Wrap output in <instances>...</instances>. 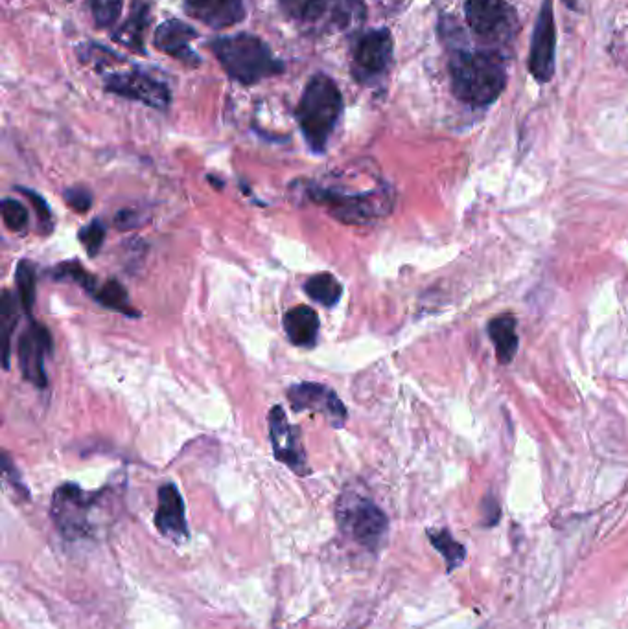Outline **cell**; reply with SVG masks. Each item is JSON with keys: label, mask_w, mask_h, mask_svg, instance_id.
<instances>
[{"label": "cell", "mask_w": 628, "mask_h": 629, "mask_svg": "<svg viewBox=\"0 0 628 629\" xmlns=\"http://www.w3.org/2000/svg\"><path fill=\"white\" fill-rule=\"evenodd\" d=\"M15 284H17V297L19 304L23 306L24 313L32 317L35 306V291H37V271L35 265L28 260H21L15 271Z\"/></svg>", "instance_id": "24"}, {"label": "cell", "mask_w": 628, "mask_h": 629, "mask_svg": "<svg viewBox=\"0 0 628 629\" xmlns=\"http://www.w3.org/2000/svg\"><path fill=\"white\" fill-rule=\"evenodd\" d=\"M452 89L461 102L489 105L505 89V69L500 59L483 52H455L450 59Z\"/></svg>", "instance_id": "4"}, {"label": "cell", "mask_w": 628, "mask_h": 629, "mask_svg": "<svg viewBox=\"0 0 628 629\" xmlns=\"http://www.w3.org/2000/svg\"><path fill=\"white\" fill-rule=\"evenodd\" d=\"M319 315L310 306H295L288 309L282 326L291 344L301 348H314L319 337Z\"/></svg>", "instance_id": "18"}, {"label": "cell", "mask_w": 628, "mask_h": 629, "mask_svg": "<svg viewBox=\"0 0 628 629\" xmlns=\"http://www.w3.org/2000/svg\"><path fill=\"white\" fill-rule=\"evenodd\" d=\"M105 234H107V227H105L104 221L100 219H93L89 225H85L78 238L82 241L83 249L87 251L89 256H96L100 249L104 247Z\"/></svg>", "instance_id": "29"}, {"label": "cell", "mask_w": 628, "mask_h": 629, "mask_svg": "<svg viewBox=\"0 0 628 629\" xmlns=\"http://www.w3.org/2000/svg\"><path fill=\"white\" fill-rule=\"evenodd\" d=\"M466 23L483 39H496L507 34L511 10L505 0H466Z\"/></svg>", "instance_id": "14"}, {"label": "cell", "mask_w": 628, "mask_h": 629, "mask_svg": "<svg viewBox=\"0 0 628 629\" xmlns=\"http://www.w3.org/2000/svg\"><path fill=\"white\" fill-rule=\"evenodd\" d=\"M104 89L120 98H128L133 102L144 103L157 111L168 109L172 102V94L163 81L153 78L144 70H128V72H109L104 76Z\"/></svg>", "instance_id": "8"}, {"label": "cell", "mask_w": 628, "mask_h": 629, "mask_svg": "<svg viewBox=\"0 0 628 629\" xmlns=\"http://www.w3.org/2000/svg\"><path fill=\"white\" fill-rule=\"evenodd\" d=\"M338 523L343 534L367 549H376L389 527L384 512L371 499L350 490L338 499Z\"/></svg>", "instance_id": "6"}, {"label": "cell", "mask_w": 628, "mask_h": 629, "mask_svg": "<svg viewBox=\"0 0 628 629\" xmlns=\"http://www.w3.org/2000/svg\"><path fill=\"white\" fill-rule=\"evenodd\" d=\"M2 219H4V225L10 232H23L28 225V210L26 206L12 199V197H4L2 199Z\"/></svg>", "instance_id": "28"}, {"label": "cell", "mask_w": 628, "mask_h": 629, "mask_svg": "<svg viewBox=\"0 0 628 629\" xmlns=\"http://www.w3.org/2000/svg\"><path fill=\"white\" fill-rule=\"evenodd\" d=\"M94 497L83 492L76 484H63L54 493L52 515L59 530L67 538H78L87 532L89 512L93 508Z\"/></svg>", "instance_id": "12"}, {"label": "cell", "mask_w": 628, "mask_h": 629, "mask_svg": "<svg viewBox=\"0 0 628 629\" xmlns=\"http://www.w3.org/2000/svg\"><path fill=\"white\" fill-rule=\"evenodd\" d=\"M17 190L30 199V203L34 206L35 216H37V221H39L41 232H45V234L52 232V229H54V216H52V210H50V206L45 201V197H41L37 192L28 190V188H17Z\"/></svg>", "instance_id": "30"}, {"label": "cell", "mask_w": 628, "mask_h": 629, "mask_svg": "<svg viewBox=\"0 0 628 629\" xmlns=\"http://www.w3.org/2000/svg\"><path fill=\"white\" fill-rule=\"evenodd\" d=\"M192 19L214 30L242 23L247 15L245 0H183Z\"/></svg>", "instance_id": "16"}, {"label": "cell", "mask_w": 628, "mask_h": 629, "mask_svg": "<svg viewBox=\"0 0 628 629\" xmlns=\"http://www.w3.org/2000/svg\"><path fill=\"white\" fill-rule=\"evenodd\" d=\"M409 0H378V4L387 12H400Z\"/></svg>", "instance_id": "33"}, {"label": "cell", "mask_w": 628, "mask_h": 629, "mask_svg": "<svg viewBox=\"0 0 628 629\" xmlns=\"http://www.w3.org/2000/svg\"><path fill=\"white\" fill-rule=\"evenodd\" d=\"M555 17H553V4L551 0H544L542 10L538 13L533 45H531V59L529 69L533 72L536 81L547 83L553 78L555 72Z\"/></svg>", "instance_id": "13"}, {"label": "cell", "mask_w": 628, "mask_h": 629, "mask_svg": "<svg viewBox=\"0 0 628 629\" xmlns=\"http://www.w3.org/2000/svg\"><path fill=\"white\" fill-rule=\"evenodd\" d=\"M268 427L269 442L273 447L275 458L279 460L280 464L290 468L293 473L306 477L310 473V468H308V460H306L301 431H299V427H293L288 422L286 411L280 405H275L269 411Z\"/></svg>", "instance_id": "9"}, {"label": "cell", "mask_w": 628, "mask_h": 629, "mask_svg": "<svg viewBox=\"0 0 628 629\" xmlns=\"http://www.w3.org/2000/svg\"><path fill=\"white\" fill-rule=\"evenodd\" d=\"M65 201H67V205L70 208H74L76 212H87L91 206H93V195L91 192L87 190V188H82V186H74V188H69V190H65Z\"/></svg>", "instance_id": "31"}, {"label": "cell", "mask_w": 628, "mask_h": 629, "mask_svg": "<svg viewBox=\"0 0 628 629\" xmlns=\"http://www.w3.org/2000/svg\"><path fill=\"white\" fill-rule=\"evenodd\" d=\"M393 61V35L387 28L361 35L352 52V76L358 83L371 85L380 80Z\"/></svg>", "instance_id": "7"}, {"label": "cell", "mask_w": 628, "mask_h": 629, "mask_svg": "<svg viewBox=\"0 0 628 629\" xmlns=\"http://www.w3.org/2000/svg\"><path fill=\"white\" fill-rule=\"evenodd\" d=\"M490 339L496 344V355L501 365H509L518 352L516 319L512 315H501L489 324Z\"/></svg>", "instance_id": "20"}, {"label": "cell", "mask_w": 628, "mask_h": 629, "mask_svg": "<svg viewBox=\"0 0 628 629\" xmlns=\"http://www.w3.org/2000/svg\"><path fill=\"white\" fill-rule=\"evenodd\" d=\"M304 293L315 300L317 304L325 308H334L341 298L343 287L338 282V278L330 273H319L310 276L304 284Z\"/></svg>", "instance_id": "21"}, {"label": "cell", "mask_w": 628, "mask_h": 629, "mask_svg": "<svg viewBox=\"0 0 628 629\" xmlns=\"http://www.w3.org/2000/svg\"><path fill=\"white\" fill-rule=\"evenodd\" d=\"M343 115V96L336 81L326 74H315L304 87L295 118L308 148L323 155Z\"/></svg>", "instance_id": "1"}, {"label": "cell", "mask_w": 628, "mask_h": 629, "mask_svg": "<svg viewBox=\"0 0 628 629\" xmlns=\"http://www.w3.org/2000/svg\"><path fill=\"white\" fill-rule=\"evenodd\" d=\"M148 24H150V4L146 0H133L128 19L118 26L113 39L129 50L144 54V32Z\"/></svg>", "instance_id": "19"}, {"label": "cell", "mask_w": 628, "mask_h": 629, "mask_svg": "<svg viewBox=\"0 0 628 629\" xmlns=\"http://www.w3.org/2000/svg\"><path fill=\"white\" fill-rule=\"evenodd\" d=\"M155 525L159 528V532L168 538H187L188 525L185 501H183V497H181L175 484H164L159 490Z\"/></svg>", "instance_id": "17"}, {"label": "cell", "mask_w": 628, "mask_h": 629, "mask_svg": "<svg viewBox=\"0 0 628 629\" xmlns=\"http://www.w3.org/2000/svg\"><path fill=\"white\" fill-rule=\"evenodd\" d=\"M431 545L441 552L448 565V571H454L465 560L466 550L459 545L448 530H435L430 532Z\"/></svg>", "instance_id": "26"}, {"label": "cell", "mask_w": 628, "mask_h": 629, "mask_svg": "<svg viewBox=\"0 0 628 629\" xmlns=\"http://www.w3.org/2000/svg\"><path fill=\"white\" fill-rule=\"evenodd\" d=\"M50 276L54 280H61V282H72L76 286L83 287L87 293L94 295L96 289H98V282L80 262L76 260H70V262H63V264L56 265Z\"/></svg>", "instance_id": "25"}, {"label": "cell", "mask_w": 628, "mask_h": 629, "mask_svg": "<svg viewBox=\"0 0 628 629\" xmlns=\"http://www.w3.org/2000/svg\"><path fill=\"white\" fill-rule=\"evenodd\" d=\"M304 197L314 205L323 206L332 218L345 225H367L389 214L393 197L385 190L345 192L323 184H304Z\"/></svg>", "instance_id": "5"}, {"label": "cell", "mask_w": 628, "mask_h": 629, "mask_svg": "<svg viewBox=\"0 0 628 629\" xmlns=\"http://www.w3.org/2000/svg\"><path fill=\"white\" fill-rule=\"evenodd\" d=\"M198 37V32L179 19L164 21L153 35V45L157 46L161 52L168 54L170 58L179 59L188 67H199L201 58L198 52L192 50L190 43Z\"/></svg>", "instance_id": "15"}, {"label": "cell", "mask_w": 628, "mask_h": 629, "mask_svg": "<svg viewBox=\"0 0 628 629\" xmlns=\"http://www.w3.org/2000/svg\"><path fill=\"white\" fill-rule=\"evenodd\" d=\"M210 50L225 72L242 85H256L284 70V63L275 58L268 43L256 35H223L210 43Z\"/></svg>", "instance_id": "2"}, {"label": "cell", "mask_w": 628, "mask_h": 629, "mask_svg": "<svg viewBox=\"0 0 628 629\" xmlns=\"http://www.w3.org/2000/svg\"><path fill=\"white\" fill-rule=\"evenodd\" d=\"M52 354V335L47 326L32 322L17 344V357L24 379L37 389H47L45 359Z\"/></svg>", "instance_id": "10"}, {"label": "cell", "mask_w": 628, "mask_h": 629, "mask_svg": "<svg viewBox=\"0 0 628 629\" xmlns=\"http://www.w3.org/2000/svg\"><path fill=\"white\" fill-rule=\"evenodd\" d=\"M288 400L295 412L310 411L325 416L334 429L347 422V409L338 394L323 383H299L288 390Z\"/></svg>", "instance_id": "11"}, {"label": "cell", "mask_w": 628, "mask_h": 629, "mask_svg": "<svg viewBox=\"0 0 628 629\" xmlns=\"http://www.w3.org/2000/svg\"><path fill=\"white\" fill-rule=\"evenodd\" d=\"M17 306L15 298L10 291L2 293L0 300V330H2V365L4 370H10V357H12V335L17 324Z\"/></svg>", "instance_id": "23"}, {"label": "cell", "mask_w": 628, "mask_h": 629, "mask_svg": "<svg viewBox=\"0 0 628 629\" xmlns=\"http://www.w3.org/2000/svg\"><path fill=\"white\" fill-rule=\"evenodd\" d=\"M142 221L144 219L140 218L139 212L135 210H120L115 216V225L120 230L137 229Z\"/></svg>", "instance_id": "32"}, {"label": "cell", "mask_w": 628, "mask_h": 629, "mask_svg": "<svg viewBox=\"0 0 628 629\" xmlns=\"http://www.w3.org/2000/svg\"><path fill=\"white\" fill-rule=\"evenodd\" d=\"M94 300L105 309L117 311L126 317H139V311L131 306L128 291L117 280H109L104 286L98 287L93 295Z\"/></svg>", "instance_id": "22"}, {"label": "cell", "mask_w": 628, "mask_h": 629, "mask_svg": "<svg viewBox=\"0 0 628 629\" xmlns=\"http://www.w3.org/2000/svg\"><path fill=\"white\" fill-rule=\"evenodd\" d=\"M280 10L299 24L306 34H345L365 23L363 0H279Z\"/></svg>", "instance_id": "3"}, {"label": "cell", "mask_w": 628, "mask_h": 629, "mask_svg": "<svg viewBox=\"0 0 628 629\" xmlns=\"http://www.w3.org/2000/svg\"><path fill=\"white\" fill-rule=\"evenodd\" d=\"M89 6L93 13L94 24L100 30L113 28L122 13V0H89Z\"/></svg>", "instance_id": "27"}]
</instances>
